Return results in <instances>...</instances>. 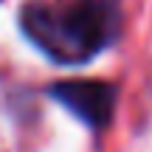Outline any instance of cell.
Returning <instances> with one entry per match:
<instances>
[{"mask_svg":"<svg viewBox=\"0 0 152 152\" xmlns=\"http://www.w3.org/2000/svg\"><path fill=\"white\" fill-rule=\"evenodd\" d=\"M20 26L26 37L54 62L79 65L115 42L121 14L113 3L102 0H85L76 6L31 3L23 9Z\"/></svg>","mask_w":152,"mask_h":152,"instance_id":"obj_1","label":"cell"},{"mask_svg":"<svg viewBox=\"0 0 152 152\" xmlns=\"http://www.w3.org/2000/svg\"><path fill=\"white\" fill-rule=\"evenodd\" d=\"M51 96L82 118L87 127H107L115 110V90L104 82H59L51 87Z\"/></svg>","mask_w":152,"mask_h":152,"instance_id":"obj_2","label":"cell"}]
</instances>
